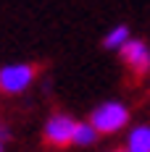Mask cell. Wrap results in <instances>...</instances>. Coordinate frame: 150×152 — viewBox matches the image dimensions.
<instances>
[{
    "label": "cell",
    "mask_w": 150,
    "mask_h": 152,
    "mask_svg": "<svg viewBox=\"0 0 150 152\" xmlns=\"http://www.w3.org/2000/svg\"><path fill=\"white\" fill-rule=\"evenodd\" d=\"M126 121H129V113H126V107L119 105V102H105V105H100L92 113V118H90V123L95 126L98 134H113V131H119Z\"/></svg>",
    "instance_id": "1"
},
{
    "label": "cell",
    "mask_w": 150,
    "mask_h": 152,
    "mask_svg": "<svg viewBox=\"0 0 150 152\" xmlns=\"http://www.w3.org/2000/svg\"><path fill=\"white\" fill-rule=\"evenodd\" d=\"M121 61L126 63V68L132 71V79L140 81L142 76L148 74V68H150V53H148V47L142 45V42L129 39L126 45L121 47Z\"/></svg>",
    "instance_id": "3"
},
{
    "label": "cell",
    "mask_w": 150,
    "mask_h": 152,
    "mask_svg": "<svg viewBox=\"0 0 150 152\" xmlns=\"http://www.w3.org/2000/svg\"><path fill=\"white\" fill-rule=\"evenodd\" d=\"M34 76H37V66H8L0 71V92L16 94V92L27 89V84Z\"/></svg>",
    "instance_id": "4"
},
{
    "label": "cell",
    "mask_w": 150,
    "mask_h": 152,
    "mask_svg": "<svg viewBox=\"0 0 150 152\" xmlns=\"http://www.w3.org/2000/svg\"><path fill=\"white\" fill-rule=\"evenodd\" d=\"M126 152H150V129H134L129 137V150Z\"/></svg>",
    "instance_id": "5"
},
{
    "label": "cell",
    "mask_w": 150,
    "mask_h": 152,
    "mask_svg": "<svg viewBox=\"0 0 150 152\" xmlns=\"http://www.w3.org/2000/svg\"><path fill=\"white\" fill-rule=\"evenodd\" d=\"M116 45H126V29L124 26H119L116 31H111L108 37H105V47H116Z\"/></svg>",
    "instance_id": "7"
},
{
    "label": "cell",
    "mask_w": 150,
    "mask_h": 152,
    "mask_svg": "<svg viewBox=\"0 0 150 152\" xmlns=\"http://www.w3.org/2000/svg\"><path fill=\"white\" fill-rule=\"evenodd\" d=\"M76 126L79 123L71 121L69 115H53L45 126V144L47 147H69L71 142H74V134H76Z\"/></svg>",
    "instance_id": "2"
},
{
    "label": "cell",
    "mask_w": 150,
    "mask_h": 152,
    "mask_svg": "<svg viewBox=\"0 0 150 152\" xmlns=\"http://www.w3.org/2000/svg\"><path fill=\"white\" fill-rule=\"evenodd\" d=\"M0 152H3V147H0Z\"/></svg>",
    "instance_id": "9"
},
{
    "label": "cell",
    "mask_w": 150,
    "mask_h": 152,
    "mask_svg": "<svg viewBox=\"0 0 150 152\" xmlns=\"http://www.w3.org/2000/svg\"><path fill=\"white\" fill-rule=\"evenodd\" d=\"M116 152H124V150H116Z\"/></svg>",
    "instance_id": "8"
},
{
    "label": "cell",
    "mask_w": 150,
    "mask_h": 152,
    "mask_svg": "<svg viewBox=\"0 0 150 152\" xmlns=\"http://www.w3.org/2000/svg\"><path fill=\"white\" fill-rule=\"evenodd\" d=\"M95 137H98V131H95L92 123H79L76 126V134H74V142L76 144H92Z\"/></svg>",
    "instance_id": "6"
}]
</instances>
